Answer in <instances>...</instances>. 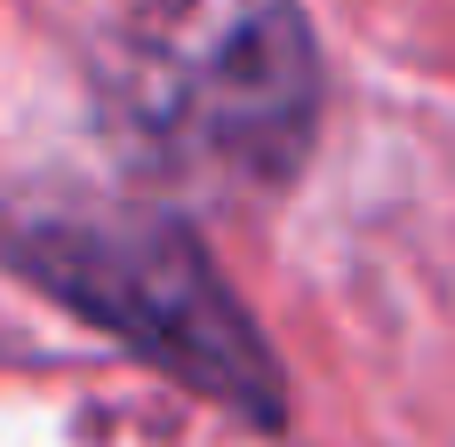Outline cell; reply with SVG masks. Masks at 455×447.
Wrapping results in <instances>:
<instances>
[{
    "mask_svg": "<svg viewBox=\"0 0 455 447\" xmlns=\"http://www.w3.org/2000/svg\"><path fill=\"white\" fill-rule=\"evenodd\" d=\"M0 256L48 296H64L72 312H88L96 328H112L152 368L184 376L192 392L264 424L280 416V368L184 224L144 208L120 216L40 208V216H0Z\"/></svg>",
    "mask_w": 455,
    "mask_h": 447,
    "instance_id": "cell-1",
    "label": "cell"
},
{
    "mask_svg": "<svg viewBox=\"0 0 455 447\" xmlns=\"http://www.w3.org/2000/svg\"><path fill=\"white\" fill-rule=\"evenodd\" d=\"M120 96L136 136L168 160L288 176L320 112V72L288 0H152Z\"/></svg>",
    "mask_w": 455,
    "mask_h": 447,
    "instance_id": "cell-2",
    "label": "cell"
}]
</instances>
